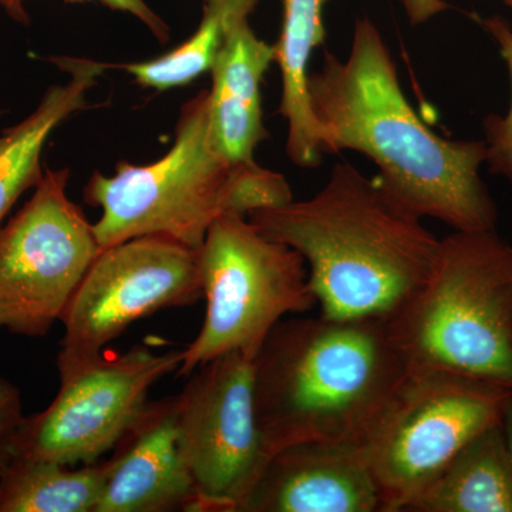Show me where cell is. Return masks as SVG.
<instances>
[{"instance_id": "4fadbf2b", "label": "cell", "mask_w": 512, "mask_h": 512, "mask_svg": "<svg viewBox=\"0 0 512 512\" xmlns=\"http://www.w3.org/2000/svg\"><path fill=\"white\" fill-rule=\"evenodd\" d=\"M177 407V394L148 402L110 458L96 512L194 510V483L178 448Z\"/></svg>"}, {"instance_id": "5bb4252c", "label": "cell", "mask_w": 512, "mask_h": 512, "mask_svg": "<svg viewBox=\"0 0 512 512\" xmlns=\"http://www.w3.org/2000/svg\"><path fill=\"white\" fill-rule=\"evenodd\" d=\"M256 5L232 13L208 90L211 133L215 144L234 163H255L256 147L268 137L262 113L261 84L275 63V45L259 39L249 25Z\"/></svg>"}, {"instance_id": "4316f807", "label": "cell", "mask_w": 512, "mask_h": 512, "mask_svg": "<svg viewBox=\"0 0 512 512\" xmlns=\"http://www.w3.org/2000/svg\"><path fill=\"white\" fill-rule=\"evenodd\" d=\"M0 114H2V111H0Z\"/></svg>"}, {"instance_id": "7c38bea8", "label": "cell", "mask_w": 512, "mask_h": 512, "mask_svg": "<svg viewBox=\"0 0 512 512\" xmlns=\"http://www.w3.org/2000/svg\"><path fill=\"white\" fill-rule=\"evenodd\" d=\"M239 512H383L356 441H302L275 451Z\"/></svg>"}, {"instance_id": "9c48e42d", "label": "cell", "mask_w": 512, "mask_h": 512, "mask_svg": "<svg viewBox=\"0 0 512 512\" xmlns=\"http://www.w3.org/2000/svg\"><path fill=\"white\" fill-rule=\"evenodd\" d=\"M204 298L198 251L163 235H144L101 249L60 322V382L103 356L137 320Z\"/></svg>"}, {"instance_id": "d4e9b609", "label": "cell", "mask_w": 512, "mask_h": 512, "mask_svg": "<svg viewBox=\"0 0 512 512\" xmlns=\"http://www.w3.org/2000/svg\"><path fill=\"white\" fill-rule=\"evenodd\" d=\"M9 461L10 456L8 453V448H6L5 440H0V477H2L3 471H5Z\"/></svg>"}, {"instance_id": "d6986e66", "label": "cell", "mask_w": 512, "mask_h": 512, "mask_svg": "<svg viewBox=\"0 0 512 512\" xmlns=\"http://www.w3.org/2000/svg\"><path fill=\"white\" fill-rule=\"evenodd\" d=\"M258 2L259 0H204V15L200 26L183 45L157 59L114 67L126 70L140 86L158 92L188 86L202 73L210 72L224 43L232 13L245 5H258Z\"/></svg>"}, {"instance_id": "44dd1931", "label": "cell", "mask_w": 512, "mask_h": 512, "mask_svg": "<svg viewBox=\"0 0 512 512\" xmlns=\"http://www.w3.org/2000/svg\"><path fill=\"white\" fill-rule=\"evenodd\" d=\"M64 2H99L107 8L130 13L131 16L144 23L160 42L165 43L170 39V28H168L167 23L144 0H64ZM25 3L26 0H0V8L19 25L29 26L30 16Z\"/></svg>"}, {"instance_id": "52a82bcc", "label": "cell", "mask_w": 512, "mask_h": 512, "mask_svg": "<svg viewBox=\"0 0 512 512\" xmlns=\"http://www.w3.org/2000/svg\"><path fill=\"white\" fill-rule=\"evenodd\" d=\"M510 392L460 373H407L360 443L383 512L407 511L468 441L501 420Z\"/></svg>"}, {"instance_id": "8992f818", "label": "cell", "mask_w": 512, "mask_h": 512, "mask_svg": "<svg viewBox=\"0 0 512 512\" xmlns=\"http://www.w3.org/2000/svg\"><path fill=\"white\" fill-rule=\"evenodd\" d=\"M198 264L207 313L177 376L229 352L254 360L276 323L316 305L303 256L248 218H218L198 249Z\"/></svg>"}, {"instance_id": "cb8c5ba5", "label": "cell", "mask_w": 512, "mask_h": 512, "mask_svg": "<svg viewBox=\"0 0 512 512\" xmlns=\"http://www.w3.org/2000/svg\"><path fill=\"white\" fill-rule=\"evenodd\" d=\"M501 426H503L512 460V390L508 394L507 400H505L503 416H501Z\"/></svg>"}, {"instance_id": "277c9868", "label": "cell", "mask_w": 512, "mask_h": 512, "mask_svg": "<svg viewBox=\"0 0 512 512\" xmlns=\"http://www.w3.org/2000/svg\"><path fill=\"white\" fill-rule=\"evenodd\" d=\"M293 200L284 175L256 163H234L211 133L208 90L181 109L174 146L147 165L117 164L94 173L84 201L100 208L93 224L101 249L144 235H163L198 251L218 218L279 207Z\"/></svg>"}, {"instance_id": "e0dca14e", "label": "cell", "mask_w": 512, "mask_h": 512, "mask_svg": "<svg viewBox=\"0 0 512 512\" xmlns=\"http://www.w3.org/2000/svg\"><path fill=\"white\" fill-rule=\"evenodd\" d=\"M325 2L284 0V22L275 45V63L282 77L279 114L288 123L286 154L293 164L302 168L316 167L322 160L309 103L308 79L313 50L325 42Z\"/></svg>"}, {"instance_id": "6da1fadb", "label": "cell", "mask_w": 512, "mask_h": 512, "mask_svg": "<svg viewBox=\"0 0 512 512\" xmlns=\"http://www.w3.org/2000/svg\"><path fill=\"white\" fill-rule=\"evenodd\" d=\"M308 96L322 154L356 151L407 211L454 231L497 229V205L481 178L484 140L434 133L406 99L392 53L375 23L359 19L345 60L325 53Z\"/></svg>"}, {"instance_id": "603a6c76", "label": "cell", "mask_w": 512, "mask_h": 512, "mask_svg": "<svg viewBox=\"0 0 512 512\" xmlns=\"http://www.w3.org/2000/svg\"><path fill=\"white\" fill-rule=\"evenodd\" d=\"M403 5L407 18L413 26L426 23L427 20L448 9L444 0H403Z\"/></svg>"}, {"instance_id": "5b68a950", "label": "cell", "mask_w": 512, "mask_h": 512, "mask_svg": "<svg viewBox=\"0 0 512 512\" xmlns=\"http://www.w3.org/2000/svg\"><path fill=\"white\" fill-rule=\"evenodd\" d=\"M387 320L409 372L443 370L512 390V245L497 229L440 239L426 282Z\"/></svg>"}, {"instance_id": "3957f363", "label": "cell", "mask_w": 512, "mask_h": 512, "mask_svg": "<svg viewBox=\"0 0 512 512\" xmlns=\"http://www.w3.org/2000/svg\"><path fill=\"white\" fill-rule=\"evenodd\" d=\"M409 373L389 320L282 319L254 359L269 453L302 441L362 443Z\"/></svg>"}, {"instance_id": "2e32d148", "label": "cell", "mask_w": 512, "mask_h": 512, "mask_svg": "<svg viewBox=\"0 0 512 512\" xmlns=\"http://www.w3.org/2000/svg\"><path fill=\"white\" fill-rule=\"evenodd\" d=\"M407 511L512 512V460L501 420L468 441Z\"/></svg>"}, {"instance_id": "9a60e30c", "label": "cell", "mask_w": 512, "mask_h": 512, "mask_svg": "<svg viewBox=\"0 0 512 512\" xmlns=\"http://www.w3.org/2000/svg\"><path fill=\"white\" fill-rule=\"evenodd\" d=\"M50 60L70 74L69 82L49 87L36 109L0 136V225L19 198L42 180L43 150L53 131L74 113L86 109L87 93L110 67L73 57Z\"/></svg>"}, {"instance_id": "ba28073f", "label": "cell", "mask_w": 512, "mask_h": 512, "mask_svg": "<svg viewBox=\"0 0 512 512\" xmlns=\"http://www.w3.org/2000/svg\"><path fill=\"white\" fill-rule=\"evenodd\" d=\"M69 168H46L32 197L0 225V330L43 338L100 254L99 239L67 194Z\"/></svg>"}, {"instance_id": "30bf717a", "label": "cell", "mask_w": 512, "mask_h": 512, "mask_svg": "<svg viewBox=\"0 0 512 512\" xmlns=\"http://www.w3.org/2000/svg\"><path fill=\"white\" fill-rule=\"evenodd\" d=\"M183 353L137 345L121 355L100 356L62 380L47 409L23 416L5 439L10 458L69 467L99 463L144 412L154 384L177 372Z\"/></svg>"}, {"instance_id": "8fae6325", "label": "cell", "mask_w": 512, "mask_h": 512, "mask_svg": "<svg viewBox=\"0 0 512 512\" xmlns=\"http://www.w3.org/2000/svg\"><path fill=\"white\" fill-rule=\"evenodd\" d=\"M178 448L194 483L192 512H239L269 453L256 420L254 360L229 352L177 394Z\"/></svg>"}, {"instance_id": "7402d4cb", "label": "cell", "mask_w": 512, "mask_h": 512, "mask_svg": "<svg viewBox=\"0 0 512 512\" xmlns=\"http://www.w3.org/2000/svg\"><path fill=\"white\" fill-rule=\"evenodd\" d=\"M22 419V399L18 387L0 379V440L8 439Z\"/></svg>"}, {"instance_id": "7a4b0ae2", "label": "cell", "mask_w": 512, "mask_h": 512, "mask_svg": "<svg viewBox=\"0 0 512 512\" xmlns=\"http://www.w3.org/2000/svg\"><path fill=\"white\" fill-rule=\"evenodd\" d=\"M248 220L303 256L320 315L333 319L392 318L426 282L440 242L377 175L349 163L308 200Z\"/></svg>"}, {"instance_id": "ac0fdd59", "label": "cell", "mask_w": 512, "mask_h": 512, "mask_svg": "<svg viewBox=\"0 0 512 512\" xmlns=\"http://www.w3.org/2000/svg\"><path fill=\"white\" fill-rule=\"evenodd\" d=\"M110 460L70 470L52 461L10 458L0 477V512H96Z\"/></svg>"}, {"instance_id": "ffe728a7", "label": "cell", "mask_w": 512, "mask_h": 512, "mask_svg": "<svg viewBox=\"0 0 512 512\" xmlns=\"http://www.w3.org/2000/svg\"><path fill=\"white\" fill-rule=\"evenodd\" d=\"M485 32L497 43L510 76L511 100L507 113L488 114L483 120L484 141L487 146V165L490 173L500 175L512 188V28L501 16L476 18Z\"/></svg>"}, {"instance_id": "484cf974", "label": "cell", "mask_w": 512, "mask_h": 512, "mask_svg": "<svg viewBox=\"0 0 512 512\" xmlns=\"http://www.w3.org/2000/svg\"><path fill=\"white\" fill-rule=\"evenodd\" d=\"M504 2L512 9V0H504Z\"/></svg>"}]
</instances>
